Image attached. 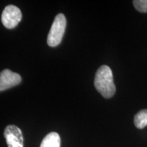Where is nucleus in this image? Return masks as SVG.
I'll return each instance as SVG.
<instances>
[{
  "label": "nucleus",
  "mask_w": 147,
  "mask_h": 147,
  "mask_svg": "<svg viewBox=\"0 0 147 147\" xmlns=\"http://www.w3.org/2000/svg\"><path fill=\"white\" fill-rule=\"evenodd\" d=\"M22 18L21 11L14 5H8L1 14V23L5 28L13 29L17 26Z\"/></svg>",
  "instance_id": "7ed1b4c3"
},
{
  "label": "nucleus",
  "mask_w": 147,
  "mask_h": 147,
  "mask_svg": "<svg viewBox=\"0 0 147 147\" xmlns=\"http://www.w3.org/2000/svg\"><path fill=\"white\" fill-rule=\"evenodd\" d=\"M21 82V77L17 73L5 69L0 74V91L14 87Z\"/></svg>",
  "instance_id": "39448f33"
},
{
  "label": "nucleus",
  "mask_w": 147,
  "mask_h": 147,
  "mask_svg": "<svg viewBox=\"0 0 147 147\" xmlns=\"http://www.w3.org/2000/svg\"><path fill=\"white\" fill-rule=\"evenodd\" d=\"M66 27V18L63 14H58L55 16L54 21L48 34L47 44L49 47H57L61 42Z\"/></svg>",
  "instance_id": "f03ea898"
},
{
  "label": "nucleus",
  "mask_w": 147,
  "mask_h": 147,
  "mask_svg": "<svg viewBox=\"0 0 147 147\" xmlns=\"http://www.w3.org/2000/svg\"><path fill=\"white\" fill-rule=\"evenodd\" d=\"M134 122L138 129H143L147 126V110L139 111L134 117Z\"/></svg>",
  "instance_id": "0eeeda50"
},
{
  "label": "nucleus",
  "mask_w": 147,
  "mask_h": 147,
  "mask_svg": "<svg viewBox=\"0 0 147 147\" xmlns=\"http://www.w3.org/2000/svg\"><path fill=\"white\" fill-rule=\"evenodd\" d=\"M8 147H23V136L21 129L14 125H9L4 130Z\"/></svg>",
  "instance_id": "20e7f679"
},
{
  "label": "nucleus",
  "mask_w": 147,
  "mask_h": 147,
  "mask_svg": "<svg viewBox=\"0 0 147 147\" xmlns=\"http://www.w3.org/2000/svg\"><path fill=\"white\" fill-rule=\"evenodd\" d=\"M61 138L56 132H51L42 140L40 147H60Z\"/></svg>",
  "instance_id": "423d86ee"
},
{
  "label": "nucleus",
  "mask_w": 147,
  "mask_h": 147,
  "mask_svg": "<svg viewBox=\"0 0 147 147\" xmlns=\"http://www.w3.org/2000/svg\"><path fill=\"white\" fill-rule=\"evenodd\" d=\"M94 86L105 98H110L115 95L116 87L113 81V71L108 65H104L97 69L95 76Z\"/></svg>",
  "instance_id": "f257e3e1"
},
{
  "label": "nucleus",
  "mask_w": 147,
  "mask_h": 147,
  "mask_svg": "<svg viewBox=\"0 0 147 147\" xmlns=\"http://www.w3.org/2000/svg\"><path fill=\"white\" fill-rule=\"evenodd\" d=\"M133 5L139 12H147V0H134Z\"/></svg>",
  "instance_id": "6e6552de"
}]
</instances>
